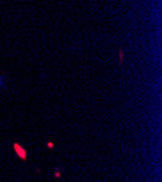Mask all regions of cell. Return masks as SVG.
<instances>
[{
    "instance_id": "cell-1",
    "label": "cell",
    "mask_w": 162,
    "mask_h": 182,
    "mask_svg": "<svg viewBox=\"0 0 162 182\" xmlns=\"http://www.w3.org/2000/svg\"><path fill=\"white\" fill-rule=\"evenodd\" d=\"M0 86H2V82H0Z\"/></svg>"
}]
</instances>
